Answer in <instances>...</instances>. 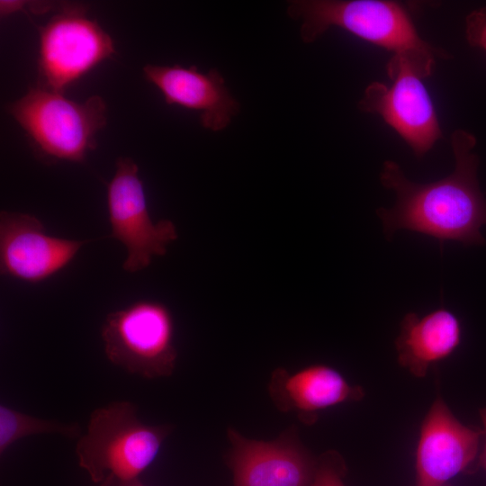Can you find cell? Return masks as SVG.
<instances>
[{
	"label": "cell",
	"mask_w": 486,
	"mask_h": 486,
	"mask_svg": "<svg viewBox=\"0 0 486 486\" xmlns=\"http://www.w3.org/2000/svg\"><path fill=\"white\" fill-rule=\"evenodd\" d=\"M268 392L279 410L295 413L305 424L314 423L321 410L364 396L361 387L351 385L338 371L325 364L309 365L293 373L276 368Z\"/></svg>",
	"instance_id": "4fadbf2b"
},
{
	"label": "cell",
	"mask_w": 486,
	"mask_h": 486,
	"mask_svg": "<svg viewBox=\"0 0 486 486\" xmlns=\"http://www.w3.org/2000/svg\"><path fill=\"white\" fill-rule=\"evenodd\" d=\"M120 486H144L138 479L129 482H120Z\"/></svg>",
	"instance_id": "d6986e66"
},
{
	"label": "cell",
	"mask_w": 486,
	"mask_h": 486,
	"mask_svg": "<svg viewBox=\"0 0 486 486\" xmlns=\"http://www.w3.org/2000/svg\"><path fill=\"white\" fill-rule=\"evenodd\" d=\"M101 338L107 359L131 374L156 379L175 371L174 318L160 302L140 300L110 312Z\"/></svg>",
	"instance_id": "5b68a950"
},
{
	"label": "cell",
	"mask_w": 486,
	"mask_h": 486,
	"mask_svg": "<svg viewBox=\"0 0 486 486\" xmlns=\"http://www.w3.org/2000/svg\"><path fill=\"white\" fill-rule=\"evenodd\" d=\"M107 208L111 236L127 251L122 268L136 273L148 267L155 256H163L177 238L176 225L169 220L154 221L149 214L137 164L120 158L107 185Z\"/></svg>",
	"instance_id": "52a82bcc"
},
{
	"label": "cell",
	"mask_w": 486,
	"mask_h": 486,
	"mask_svg": "<svg viewBox=\"0 0 486 486\" xmlns=\"http://www.w3.org/2000/svg\"><path fill=\"white\" fill-rule=\"evenodd\" d=\"M346 469L345 462L338 453L326 452L317 458L310 486H345L343 477Z\"/></svg>",
	"instance_id": "2e32d148"
},
{
	"label": "cell",
	"mask_w": 486,
	"mask_h": 486,
	"mask_svg": "<svg viewBox=\"0 0 486 486\" xmlns=\"http://www.w3.org/2000/svg\"><path fill=\"white\" fill-rule=\"evenodd\" d=\"M461 342V325L450 310L440 308L422 317L410 312L395 340L400 364L417 377L451 356Z\"/></svg>",
	"instance_id": "5bb4252c"
},
{
	"label": "cell",
	"mask_w": 486,
	"mask_h": 486,
	"mask_svg": "<svg viewBox=\"0 0 486 486\" xmlns=\"http://www.w3.org/2000/svg\"><path fill=\"white\" fill-rule=\"evenodd\" d=\"M386 71L392 84H369L358 108L380 115L417 157H423L443 137L431 96L422 78L404 58L392 56Z\"/></svg>",
	"instance_id": "ba28073f"
},
{
	"label": "cell",
	"mask_w": 486,
	"mask_h": 486,
	"mask_svg": "<svg viewBox=\"0 0 486 486\" xmlns=\"http://www.w3.org/2000/svg\"><path fill=\"white\" fill-rule=\"evenodd\" d=\"M6 111L32 142L36 154L47 163L83 162L95 148V134L106 123V104L94 95L84 103L40 87L30 89Z\"/></svg>",
	"instance_id": "277c9868"
},
{
	"label": "cell",
	"mask_w": 486,
	"mask_h": 486,
	"mask_svg": "<svg viewBox=\"0 0 486 486\" xmlns=\"http://www.w3.org/2000/svg\"><path fill=\"white\" fill-rule=\"evenodd\" d=\"M83 4H63L40 35L38 87L63 94L68 86L114 52L112 38L86 16Z\"/></svg>",
	"instance_id": "8992f818"
},
{
	"label": "cell",
	"mask_w": 486,
	"mask_h": 486,
	"mask_svg": "<svg viewBox=\"0 0 486 486\" xmlns=\"http://www.w3.org/2000/svg\"><path fill=\"white\" fill-rule=\"evenodd\" d=\"M58 434L68 438H79L82 435L77 423L45 419L16 410L4 404L0 405V454L16 441L32 435Z\"/></svg>",
	"instance_id": "9a60e30c"
},
{
	"label": "cell",
	"mask_w": 486,
	"mask_h": 486,
	"mask_svg": "<svg viewBox=\"0 0 486 486\" xmlns=\"http://www.w3.org/2000/svg\"><path fill=\"white\" fill-rule=\"evenodd\" d=\"M451 144L454 169L435 182H412L396 162L383 163L381 183L396 194L393 207L377 210L387 237L409 230L440 241L485 243L480 230L486 224V199L477 179L479 157L472 151L476 138L459 129L452 134Z\"/></svg>",
	"instance_id": "6da1fadb"
},
{
	"label": "cell",
	"mask_w": 486,
	"mask_h": 486,
	"mask_svg": "<svg viewBox=\"0 0 486 486\" xmlns=\"http://www.w3.org/2000/svg\"><path fill=\"white\" fill-rule=\"evenodd\" d=\"M172 429L143 423L130 401H112L92 411L76 454L93 482H129L154 462Z\"/></svg>",
	"instance_id": "3957f363"
},
{
	"label": "cell",
	"mask_w": 486,
	"mask_h": 486,
	"mask_svg": "<svg viewBox=\"0 0 486 486\" xmlns=\"http://www.w3.org/2000/svg\"><path fill=\"white\" fill-rule=\"evenodd\" d=\"M86 240L48 234L34 215L0 213V271L26 283H41L67 267Z\"/></svg>",
	"instance_id": "30bf717a"
},
{
	"label": "cell",
	"mask_w": 486,
	"mask_h": 486,
	"mask_svg": "<svg viewBox=\"0 0 486 486\" xmlns=\"http://www.w3.org/2000/svg\"><path fill=\"white\" fill-rule=\"evenodd\" d=\"M465 22V33L469 44L486 52V6L470 13Z\"/></svg>",
	"instance_id": "e0dca14e"
},
{
	"label": "cell",
	"mask_w": 486,
	"mask_h": 486,
	"mask_svg": "<svg viewBox=\"0 0 486 486\" xmlns=\"http://www.w3.org/2000/svg\"><path fill=\"white\" fill-rule=\"evenodd\" d=\"M146 78L161 92L167 104H175L200 112L203 128L220 131L229 126L239 110L220 73L212 68L200 72L195 66L147 65Z\"/></svg>",
	"instance_id": "7c38bea8"
},
{
	"label": "cell",
	"mask_w": 486,
	"mask_h": 486,
	"mask_svg": "<svg viewBox=\"0 0 486 486\" xmlns=\"http://www.w3.org/2000/svg\"><path fill=\"white\" fill-rule=\"evenodd\" d=\"M227 435L231 446L226 461L233 486H310L317 459L294 427L270 441L248 438L232 428Z\"/></svg>",
	"instance_id": "9c48e42d"
},
{
	"label": "cell",
	"mask_w": 486,
	"mask_h": 486,
	"mask_svg": "<svg viewBox=\"0 0 486 486\" xmlns=\"http://www.w3.org/2000/svg\"><path fill=\"white\" fill-rule=\"evenodd\" d=\"M443 486H450V485L445 484V485H443Z\"/></svg>",
	"instance_id": "ffe728a7"
},
{
	"label": "cell",
	"mask_w": 486,
	"mask_h": 486,
	"mask_svg": "<svg viewBox=\"0 0 486 486\" xmlns=\"http://www.w3.org/2000/svg\"><path fill=\"white\" fill-rule=\"evenodd\" d=\"M481 418L483 424V431L485 435L484 446L479 458V464L486 471V408L481 410Z\"/></svg>",
	"instance_id": "ac0fdd59"
},
{
	"label": "cell",
	"mask_w": 486,
	"mask_h": 486,
	"mask_svg": "<svg viewBox=\"0 0 486 486\" xmlns=\"http://www.w3.org/2000/svg\"><path fill=\"white\" fill-rule=\"evenodd\" d=\"M480 436V430L462 424L437 398L420 428L416 486H443L467 470L477 455Z\"/></svg>",
	"instance_id": "8fae6325"
},
{
	"label": "cell",
	"mask_w": 486,
	"mask_h": 486,
	"mask_svg": "<svg viewBox=\"0 0 486 486\" xmlns=\"http://www.w3.org/2000/svg\"><path fill=\"white\" fill-rule=\"evenodd\" d=\"M287 14L301 20L300 34L306 43L338 27L404 58L422 79L434 73L436 56H447L419 36L408 10L396 1L294 0Z\"/></svg>",
	"instance_id": "7a4b0ae2"
}]
</instances>
